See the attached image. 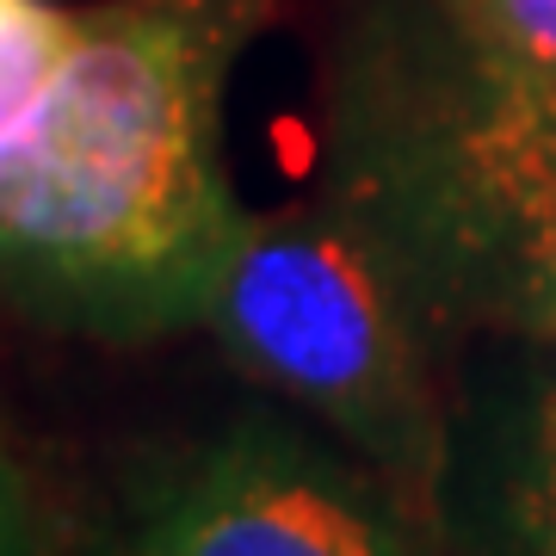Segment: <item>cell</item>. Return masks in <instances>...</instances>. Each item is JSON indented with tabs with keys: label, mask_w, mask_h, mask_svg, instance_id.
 <instances>
[{
	"label": "cell",
	"mask_w": 556,
	"mask_h": 556,
	"mask_svg": "<svg viewBox=\"0 0 556 556\" xmlns=\"http://www.w3.org/2000/svg\"><path fill=\"white\" fill-rule=\"evenodd\" d=\"M273 0H93L0 130V298L31 321L149 340L204 321L241 204L223 87Z\"/></svg>",
	"instance_id": "6da1fadb"
},
{
	"label": "cell",
	"mask_w": 556,
	"mask_h": 556,
	"mask_svg": "<svg viewBox=\"0 0 556 556\" xmlns=\"http://www.w3.org/2000/svg\"><path fill=\"white\" fill-rule=\"evenodd\" d=\"M420 260L383 211H241L204 328L248 378L291 396L383 470L433 464V390L415 303Z\"/></svg>",
	"instance_id": "7a4b0ae2"
},
{
	"label": "cell",
	"mask_w": 556,
	"mask_h": 556,
	"mask_svg": "<svg viewBox=\"0 0 556 556\" xmlns=\"http://www.w3.org/2000/svg\"><path fill=\"white\" fill-rule=\"evenodd\" d=\"M378 192L420 273L439 266L556 340V87L452 50L390 105Z\"/></svg>",
	"instance_id": "3957f363"
},
{
	"label": "cell",
	"mask_w": 556,
	"mask_h": 556,
	"mask_svg": "<svg viewBox=\"0 0 556 556\" xmlns=\"http://www.w3.org/2000/svg\"><path fill=\"white\" fill-rule=\"evenodd\" d=\"M130 556H415L378 501L266 420L186 457L142 507Z\"/></svg>",
	"instance_id": "277c9868"
},
{
	"label": "cell",
	"mask_w": 556,
	"mask_h": 556,
	"mask_svg": "<svg viewBox=\"0 0 556 556\" xmlns=\"http://www.w3.org/2000/svg\"><path fill=\"white\" fill-rule=\"evenodd\" d=\"M452 50L495 75L556 87V0H427Z\"/></svg>",
	"instance_id": "5b68a950"
},
{
	"label": "cell",
	"mask_w": 556,
	"mask_h": 556,
	"mask_svg": "<svg viewBox=\"0 0 556 556\" xmlns=\"http://www.w3.org/2000/svg\"><path fill=\"white\" fill-rule=\"evenodd\" d=\"M507 538L514 556H556V383L526 408L507 470Z\"/></svg>",
	"instance_id": "8992f818"
},
{
	"label": "cell",
	"mask_w": 556,
	"mask_h": 556,
	"mask_svg": "<svg viewBox=\"0 0 556 556\" xmlns=\"http://www.w3.org/2000/svg\"><path fill=\"white\" fill-rule=\"evenodd\" d=\"M0 556H50L43 551V526L38 507H31V489H25L13 452L0 445Z\"/></svg>",
	"instance_id": "52a82bcc"
},
{
	"label": "cell",
	"mask_w": 556,
	"mask_h": 556,
	"mask_svg": "<svg viewBox=\"0 0 556 556\" xmlns=\"http://www.w3.org/2000/svg\"><path fill=\"white\" fill-rule=\"evenodd\" d=\"M13 7H20V0H0V20H7V13H13Z\"/></svg>",
	"instance_id": "ba28073f"
}]
</instances>
